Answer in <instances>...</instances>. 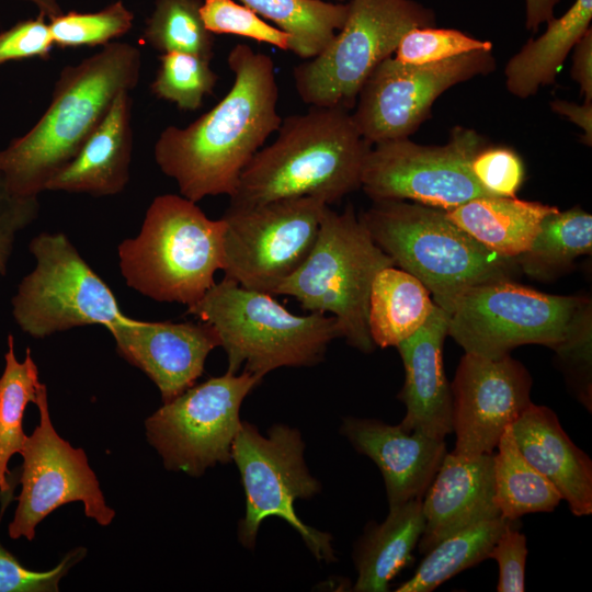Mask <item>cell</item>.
I'll return each instance as SVG.
<instances>
[{
    "label": "cell",
    "instance_id": "44",
    "mask_svg": "<svg viewBox=\"0 0 592 592\" xmlns=\"http://www.w3.org/2000/svg\"><path fill=\"white\" fill-rule=\"evenodd\" d=\"M551 111L567 117L583 130V143L592 145V101H584L579 105L565 100H555L550 103Z\"/></svg>",
    "mask_w": 592,
    "mask_h": 592
},
{
    "label": "cell",
    "instance_id": "10",
    "mask_svg": "<svg viewBox=\"0 0 592 592\" xmlns=\"http://www.w3.org/2000/svg\"><path fill=\"white\" fill-rule=\"evenodd\" d=\"M304 449L296 429L275 424L263 436L254 425L241 422L231 445V458L246 493L239 539L243 546L253 547L261 523L277 516L298 532L318 560L332 561V537L306 525L295 512L296 500L311 498L320 490L306 466Z\"/></svg>",
    "mask_w": 592,
    "mask_h": 592
},
{
    "label": "cell",
    "instance_id": "19",
    "mask_svg": "<svg viewBox=\"0 0 592 592\" xmlns=\"http://www.w3.org/2000/svg\"><path fill=\"white\" fill-rule=\"evenodd\" d=\"M448 320L449 314L435 305L426 321L396 346L405 367L398 397L407 409L399 425L437 440L453 432L452 388L442 358Z\"/></svg>",
    "mask_w": 592,
    "mask_h": 592
},
{
    "label": "cell",
    "instance_id": "12",
    "mask_svg": "<svg viewBox=\"0 0 592 592\" xmlns=\"http://www.w3.org/2000/svg\"><path fill=\"white\" fill-rule=\"evenodd\" d=\"M327 206L311 196L229 205L221 217L225 276L273 295L308 257Z\"/></svg>",
    "mask_w": 592,
    "mask_h": 592
},
{
    "label": "cell",
    "instance_id": "20",
    "mask_svg": "<svg viewBox=\"0 0 592 592\" xmlns=\"http://www.w3.org/2000/svg\"><path fill=\"white\" fill-rule=\"evenodd\" d=\"M341 433L379 468L389 508L422 499L447 453L444 440L374 419L345 418Z\"/></svg>",
    "mask_w": 592,
    "mask_h": 592
},
{
    "label": "cell",
    "instance_id": "17",
    "mask_svg": "<svg viewBox=\"0 0 592 592\" xmlns=\"http://www.w3.org/2000/svg\"><path fill=\"white\" fill-rule=\"evenodd\" d=\"M532 378L510 354L488 358L465 353L451 385L452 453L471 458L493 453L505 429L532 403Z\"/></svg>",
    "mask_w": 592,
    "mask_h": 592
},
{
    "label": "cell",
    "instance_id": "14",
    "mask_svg": "<svg viewBox=\"0 0 592 592\" xmlns=\"http://www.w3.org/2000/svg\"><path fill=\"white\" fill-rule=\"evenodd\" d=\"M262 377L243 371L212 377L163 402L146 422L148 441L168 469L201 476L206 468L231 459L246 396Z\"/></svg>",
    "mask_w": 592,
    "mask_h": 592
},
{
    "label": "cell",
    "instance_id": "33",
    "mask_svg": "<svg viewBox=\"0 0 592 592\" xmlns=\"http://www.w3.org/2000/svg\"><path fill=\"white\" fill-rule=\"evenodd\" d=\"M200 0H156L141 39L164 54L182 52L210 60L214 34L204 25Z\"/></svg>",
    "mask_w": 592,
    "mask_h": 592
},
{
    "label": "cell",
    "instance_id": "32",
    "mask_svg": "<svg viewBox=\"0 0 592 592\" xmlns=\"http://www.w3.org/2000/svg\"><path fill=\"white\" fill-rule=\"evenodd\" d=\"M4 360L0 377V493L7 496L11 492L8 462L23 448L27 437L23 431L24 411L29 402H36L41 383L30 349L23 362L16 360L12 335L8 337Z\"/></svg>",
    "mask_w": 592,
    "mask_h": 592
},
{
    "label": "cell",
    "instance_id": "24",
    "mask_svg": "<svg viewBox=\"0 0 592 592\" xmlns=\"http://www.w3.org/2000/svg\"><path fill=\"white\" fill-rule=\"evenodd\" d=\"M556 206L516 197L481 196L445 210L448 220L489 250L515 259L531 247Z\"/></svg>",
    "mask_w": 592,
    "mask_h": 592
},
{
    "label": "cell",
    "instance_id": "31",
    "mask_svg": "<svg viewBox=\"0 0 592 592\" xmlns=\"http://www.w3.org/2000/svg\"><path fill=\"white\" fill-rule=\"evenodd\" d=\"M511 520L502 516L459 531L436 544L414 574L397 592H431L455 574L488 559L489 553Z\"/></svg>",
    "mask_w": 592,
    "mask_h": 592
},
{
    "label": "cell",
    "instance_id": "1",
    "mask_svg": "<svg viewBox=\"0 0 592 592\" xmlns=\"http://www.w3.org/2000/svg\"><path fill=\"white\" fill-rule=\"evenodd\" d=\"M227 62L234 73L228 93L190 125L164 128L153 147L160 170L195 203L230 197L246 166L282 123L272 58L237 44Z\"/></svg>",
    "mask_w": 592,
    "mask_h": 592
},
{
    "label": "cell",
    "instance_id": "22",
    "mask_svg": "<svg viewBox=\"0 0 592 592\" xmlns=\"http://www.w3.org/2000/svg\"><path fill=\"white\" fill-rule=\"evenodd\" d=\"M519 449L568 503L572 514L592 513V462L566 434L555 412L531 403L511 424Z\"/></svg>",
    "mask_w": 592,
    "mask_h": 592
},
{
    "label": "cell",
    "instance_id": "11",
    "mask_svg": "<svg viewBox=\"0 0 592 592\" xmlns=\"http://www.w3.org/2000/svg\"><path fill=\"white\" fill-rule=\"evenodd\" d=\"M29 248L36 265L12 298V315L22 331L42 339L89 325L110 329L127 317L66 235L39 234Z\"/></svg>",
    "mask_w": 592,
    "mask_h": 592
},
{
    "label": "cell",
    "instance_id": "15",
    "mask_svg": "<svg viewBox=\"0 0 592 592\" xmlns=\"http://www.w3.org/2000/svg\"><path fill=\"white\" fill-rule=\"evenodd\" d=\"M496 68L492 49H479L442 61L411 65L390 56L363 83L352 112L362 136L372 145L407 138L429 117L447 89Z\"/></svg>",
    "mask_w": 592,
    "mask_h": 592
},
{
    "label": "cell",
    "instance_id": "43",
    "mask_svg": "<svg viewBox=\"0 0 592 592\" xmlns=\"http://www.w3.org/2000/svg\"><path fill=\"white\" fill-rule=\"evenodd\" d=\"M571 77L580 86L584 101H592V31L585 32L573 47Z\"/></svg>",
    "mask_w": 592,
    "mask_h": 592
},
{
    "label": "cell",
    "instance_id": "41",
    "mask_svg": "<svg viewBox=\"0 0 592 592\" xmlns=\"http://www.w3.org/2000/svg\"><path fill=\"white\" fill-rule=\"evenodd\" d=\"M526 536L519 531L517 520L511 521L492 546L489 557L499 567L498 592L525 590Z\"/></svg>",
    "mask_w": 592,
    "mask_h": 592
},
{
    "label": "cell",
    "instance_id": "4",
    "mask_svg": "<svg viewBox=\"0 0 592 592\" xmlns=\"http://www.w3.org/2000/svg\"><path fill=\"white\" fill-rule=\"evenodd\" d=\"M358 218L394 264L417 277L445 311L464 291L521 272L515 259L489 250L435 207L380 200Z\"/></svg>",
    "mask_w": 592,
    "mask_h": 592
},
{
    "label": "cell",
    "instance_id": "42",
    "mask_svg": "<svg viewBox=\"0 0 592 592\" xmlns=\"http://www.w3.org/2000/svg\"><path fill=\"white\" fill-rule=\"evenodd\" d=\"M37 197L11 192L0 173V274L5 275L14 240L19 231L29 226L38 214Z\"/></svg>",
    "mask_w": 592,
    "mask_h": 592
},
{
    "label": "cell",
    "instance_id": "9",
    "mask_svg": "<svg viewBox=\"0 0 592 592\" xmlns=\"http://www.w3.org/2000/svg\"><path fill=\"white\" fill-rule=\"evenodd\" d=\"M434 24V12L414 0H351L330 44L294 68L298 95L311 106L351 110L367 77L392 56L402 36Z\"/></svg>",
    "mask_w": 592,
    "mask_h": 592
},
{
    "label": "cell",
    "instance_id": "25",
    "mask_svg": "<svg viewBox=\"0 0 592 592\" xmlns=\"http://www.w3.org/2000/svg\"><path fill=\"white\" fill-rule=\"evenodd\" d=\"M422 499L389 508L386 520L368 526L355 550L358 592H385L389 582L413 557L411 553L424 531Z\"/></svg>",
    "mask_w": 592,
    "mask_h": 592
},
{
    "label": "cell",
    "instance_id": "34",
    "mask_svg": "<svg viewBox=\"0 0 592 592\" xmlns=\"http://www.w3.org/2000/svg\"><path fill=\"white\" fill-rule=\"evenodd\" d=\"M159 68L150 84L153 95L174 103L182 111H196L205 95L210 94L218 76L208 59L200 56L170 52L159 57Z\"/></svg>",
    "mask_w": 592,
    "mask_h": 592
},
{
    "label": "cell",
    "instance_id": "18",
    "mask_svg": "<svg viewBox=\"0 0 592 592\" xmlns=\"http://www.w3.org/2000/svg\"><path fill=\"white\" fill-rule=\"evenodd\" d=\"M107 330L117 352L147 374L163 402L193 386L209 352L220 346L215 329L204 321L151 322L126 317Z\"/></svg>",
    "mask_w": 592,
    "mask_h": 592
},
{
    "label": "cell",
    "instance_id": "5",
    "mask_svg": "<svg viewBox=\"0 0 592 592\" xmlns=\"http://www.w3.org/2000/svg\"><path fill=\"white\" fill-rule=\"evenodd\" d=\"M186 314L210 325L228 358L227 372L263 377L280 367L319 363L330 342L342 337L337 319L288 311L272 294L240 286L224 276Z\"/></svg>",
    "mask_w": 592,
    "mask_h": 592
},
{
    "label": "cell",
    "instance_id": "23",
    "mask_svg": "<svg viewBox=\"0 0 592 592\" xmlns=\"http://www.w3.org/2000/svg\"><path fill=\"white\" fill-rule=\"evenodd\" d=\"M129 92L116 95L77 156L47 182L45 191L107 196L125 189L133 148Z\"/></svg>",
    "mask_w": 592,
    "mask_h": 592
},
{
    "label": "cell",
    "instance_id": "28",
    "mask_svg": "<svg viewBox=\"0 0 592 592\" xmlns=\"http://www.w3.org/2000/svg\"><path fill=\"white\" fill-rule=\"evenodd\" d=\"M592 250V216L580 207L549 214L531 247L515 258L527 276L546 282L571 269L573 261Z\"/></svg>",
    "mask_w": 592,
    "mask_h": 592
},
{
    "label": "cell",
    "instance_id": "7",
    "mask_svg": "<svg viewBox=\"0 0 592 592\" xmlns=\"http://www.w3.org/2000/svg\"><path fill=\"white\" fill-rule=\"evenodd\" d=\"M391 265L352 205L343 213L328 205L308 257L273 295L291 296L310 312L331 314L346 342L368 353L375 348L367 322L372 284L380 270Z\"/></svg>",
    "mask_w": 592,
    "mask_h": 592
},
{
    "label": "cell",
    "instance_id": "36",
    "mask_svg": "<svg viewBox=\"0 0 592 592\" xmlns=\"http://www.w3.org/2000/svg\"><path fill=\"white\" fill-rule=\"evenodd\" d=\"M479 49L490 50L492 43L454 29L420 26L402 36L394 57L403 64L424 65Z\"/></svg>",
    "mask_w": 592,
    "mask_h": 592
},
{
    "label": "cell",
    "instance_id": "40",
    "mask_svg": "<svg viewBox=\"0 0 592 592\" xmlns=\"http://www.w3.org/2000/svg\"><path fill=\"white\" fill-rule=\"evenodd\" d=\"M45 18L39 13L0 33V66L10 60L49 58L54 42Z\"/></svg>",
    "mask_w": 592,
    "mask_h": 592
},
{
    "label": "cell",
    "instance_id": "47",
    "mask_svg": "<svg viewBox=\"0 0 592 592\" xmlns=\"http://www.w3.org/2000/svg\"><path fill=\"white\" fill-rule=\"evenodd\" d=\"M334 1L342 2V1H344V0H334Z\"/></svg>",
    "mask_w": 592,
    "mask_h": 592
},
{
    "label": "cell",
    "instance_id": "35",
    "mask_svg": "<svg viewBox=\"0 0 592 592\" xmlns=\"http://www.w3.org/2000/svg\"><path fill=\"white\" fill-rule=\"evenodd\" d=\"M48 20L54 45L60 48L105 46L132 29L134 14L116 1L98 12H61Z\"/></svg>",
    "mask_w": 592,
    "mask_h": 592
},
{
    "label": "cell",
    "instance_id": "27",
    "mask_svg": "<svg viewBox=\"0 0 592 592\" xmlns=\"http://www.w3.org/2000/svg\"><path fill=\"white\" fill-rule=\"evenodd\" d=\"M435 304L412 274L395 267L380 270L372 284L368 330L375 346H397L429 318Z\"/></svg>",
    "mask_w": 592,
    "mask_h": 592
},
{
    "label": "cell",
    "instance_id": "29",
    "mask_svg": "<svg viewBox=\"0 0 592 592\" xmlns=\"http://www.w3.org/2000/svg\"><path fill=\"white\" fill-rule=\"evenodd\" d=\"M494 455V501L500 515L519 520L534 512H551L562 500L555 486L523 456L508 426Z\"/></svg>",
    "mask_w": 592,
    "mask_h": 592
},
{
    "label": "cell",
    "instance_id": "21",
    "mask_svg": "<svg viewBox=\"0 0 592 592\" xmlns=\"http://www.w3.org/2000/svg\"><path fill=\"white\" fill-rule=\"evenodd\" d=\"M493 465V453L471 458L445 454L422 499L425 525L418 543L422 554L459 531L501 516Z\"/></svg>",
    "mask_w": 592,
    "mask_h": 592
},
{
    "label": "cell",
    "instance_id": "3",
    "mask_svg": "<svg viewBox=\"0 0 592 592\" xmlns=\"http://www.w3.org/2000/svg\"><path fill=\"white\" fill-rule=\"evenodd\" d=\"M371 147L348 109L311 106L307 113L287 116L275 140L243 169L230 205L300 196L337 203L361 187Z\"/></svg>",
    "mask_w": 592,
    "mask_h": 592
},
{
    "label": "cell",
    "instance_id": "39",
    "mask_svg": "<svg viewBox=\"0 0 592 592\" xmlns=\"http://www.w3.org/2000/svg\"><path fill=\"white\" fill-rule=\"evenodd\" d=\"M78 548L48 571H34L24 568L18 559L0 544V592H55L68 570L84 556Z\"/></svg>",
    "mask_w": 592,
    "mask_h": 592
},
{
    "label": "cell",
    "instance_id": "13",
    "mask_svg": "<svg viewBox=\"0 0 592 592\" xmlns=\"http://www.w3.org/2000/svg\"><path fill=\"white\" fill-rule=\"evenodd\" d=\"M486 139L471 128L456 126L442 146L407 138L372 145L366 155L361 189L373 201L411 200L449 210L473 198L492 196L476 180L471 160Z\"/></svg>",
    "mask_w": 592,
    "mask_h": 592
},
{
    "label": "cell",
    "instance_id": "26",
    "mask_svg": "<svg viewBox=\"0 0 592 592\" xmlns=\"http://www.w3.org/2000/svg\"><path fill=\"white\" fill-rule=\"evenodd\" d=\"M592 0H576L560 18H553L546 31L528 39L504 68L508 91L520 99L555 82L568 54L590 29Z\"/></svg>",
    "mask_w": 592,
    "mask_h": 592
},
{
    "label": "cell",
    "instance_id": "6",
    "mask_svg": "<svg viewBox=\"0 0 592 592\" xmlns=\"http://www.w3.org/2000/svg\"><path fill=\"white\" fill-rule=\"evenodd\" d=\"M223 218L209 219L195 202L159 195L149 205L140 232L118 246L126 284L157 301L191 306L223 270Z\"/></svg>",
    "mask_w": 592,
    "mask_h": 592
},
{
    "label": "cell",
    "instance_id": "8",
    "mask_svg": "<svg viewBox=\"0 0 592 592\" xmlns=\"http://www.w3.org/2000/svg\"><path fill=\"white\" fill-rule=\"evenodd\" d=\"M447 334L465 353L499 358L523 344L557 351L592 325L587 297L540 293L500 280L475 285L451 303Z\"/></svg>",
    "mask_w": 592,
    "mask_h": 592
},
{
    "label": "cell",
    "instance_id": "30",
    "mask_svg": "<svg viewBox=\"0 0 592 592\" xmlns=\"http://www.w3.org/2000/svg\"><path fill=\"white\" fill-rule=\"evenodd\" d=\"M240 1L287 33L291 52L305 59L314 58L330 44L349 13V3L323 0Z\"/></svg>",
    "mask_w": 592,
    "mask_h": 592
},
{
    "label": "cell",
    "instance_id": "38",
    "mask_svg": "<svg viewBox=\"0 0 592 592\" xmlns=\"http://www.w3.org/2000/svg\"><path fill=\"white\" fill-rule=\"evenodd\" d=\"M470 167L478 183L491 195L515 197L524 181L523 161L509 147L485 146Z\"/></svg>",
    "mask_w": 592,
    "mask_h": 592
},
{
    "label": "cell",
    "instance_id": "2",
    "mask_svg": "<svg viewBox=\"0 0 592 592\" xmlns=\"http://www.w3.org/2000/svg\"><path fill=\"white\" fill-rule=\"evenodd\" d=\"M140 67L139 49L118 42L66 66L42 117L0 151V173L9 190L26 197L45 191L47 182L77 156L116 95L137 86Z\"/></svg>",
    "mask_w": 592,
    "mask_h": 592
},
{
    "label": "cell",
    "instance_id": "16",
    "mask_svg": "<svg viewBox=\"0 0 592 592\" xmlns=\"http://www.w3.org/2000/svg\"><path fill=\"white\" fill-rule=\"evenodd\" d=\"M35 403L39 423L20 453L22 489L9 525L10 537L32 540L39 522L62 504L76 501L83 503L88 517L103 526L111 524L115 512L106 505L86 453L61 439L52 424L47 390L42 383Z\"/></svg>",
    "mask_w": 592,
    "mask_h": 592
},
{
    "label": "cell",
    "instance_id": "46",
    "mask_svg": "<svg viewBox=\"0 0 592 592\" xmlns=\"http://www.w3.org/2000/svg\"><path fill=\"white\" fill-rule=\"evenodd\" d=\"M34 3L39 13L45 14L47 18L55 16L61 13V9L57 0H25Z\"/></svg>",
    "mask_w": 592,
    "mask_h": 592
},
{
    "label": "cell",
    "instance_id": "45",
    "mask_svg": "<svg viewBox=\"0 0 592 592\" xmlns=\"http://www.w3.org/2000/svg\"><path fill=\"white\" fill-rule=\"evenodd\" d=\"M560 0H525V26L536 32L543 23L554 18V11Z\"/></svg>",
    "mask_w": 592,
    "mask_h": 592
},
{
    "label": "cell",
    "instance_id": "37",
    "mask_svg": "<svg viewBox=\"0 0 592 592\" xmlns=\"http://www.w3.org/2000/svg\"><path fill=\"white\" fill-rule=\"evenodd\" d=\"M205 27L212 34H234L291 50L292 38L261 19L252 9L234 0H203L200 8Z\"/></svg>",
    "mask_w": 592,
    "mask_h": 592
}]
</instances>
